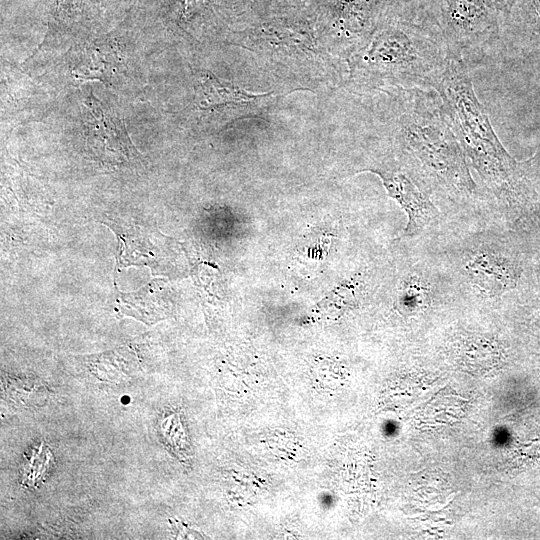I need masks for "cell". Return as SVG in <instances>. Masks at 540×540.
<instances>
[{"mask_svg": "<svg viewBox=\"0 0 540 540\" xmlns=\"http://www.w3.org/2000/svg\"><path fill=\"white\" fill-rule=\"evenodd\" d=\"M506 0H436V15L430 24L443 39L450 56L479 63L503 36L498 12Z\"/></svg>", "mask_w": 540, "mask_h": 540, "instance_id": "obj_4", "label": "cell"}, {"mask_svg": "<svg viewBox=\"0 0 540 540\" xmlns=\"http://www.w3.org/2000/svg\"><path fill=\"white\" fill-rule=\"evenodd\" d=\"M368 170L381 178L389 196L406 212L408 223L403 231L404 236L418 235L439 215V210L407 167L380 165Z\"/></svg>", "mask_w": 540, "mask_h": 540, "instance_id": "obj_6", "label": "cell"}, {"mask_svg": "<svg viewBox=\"0 0 540 540\" xmlns=\"http://www.w3.org/2000/svg\"><path fill=\"white\" fill-rule=\"evenodd\" d=\"M87 141L93 153L112 164L137 159L139 154L131 143L123 122L109 107L92 94L86 100Z\"/></svg>", "mask_w": 540, "mask_h": 540, "instance_id": "obj_5", "label": "cell"}, {"mask_svg": "<svg viewBox=\"0 0 540 540\" xmlns=\"http://www.w3.org/2000/svg\"><path fill=\"white\" fill-rule=\"evenodd\" d=\"M521 168L529 179L540 185V150L533 158L522 164Z\"/></svg>", "mask_w": 540, "mask_h": 540, "instance_id": "obj_10", "label": "cell"}, {"mask_svg": "<svg viewBox=\"0 0 540 540\" xmlns=\"http://www.w3.org/2000/svg\"><path fill=\"white\" fill-rule=\"evenodd\" d=\"M435 90L442 98L465 156L483 181L501 195L522 193L523 170L495 134L475 94L466 63L450 56Z\"/></svg>", "mask_w": 540, "mask_h": 540, "instance_id": "obj_3", "label": "cell"}, {"mask_svg": "<svg viewBox=\"0 0 540 540\" xmlns=\"http://www.w3.org/2000/svg\"><path fill=\"white\" fill-rule=\"evenodd\" d=\"M503 34L526 55H540V0H506Z\"/></svg>", "mask_w": 540, "mask_h": 540, "instance_id": "obj_7", "label": "cell"}, {"mask_svg": "<svg viewBox=\"0 0 540 540\" xmlns=\"http://www.w3.org/2000/svg\"><path fill=\"white\" fill-rule=\"evenodd\" d=\"M197 104L206 109L219 105L250 102L270 94H253L235 86L232 83L223 81L210 73H202L198 78Z\"/></svg>", "mask_w": 540, "mask_h": 540, "instance_id": "obj_9", "label": "cell"}, {"mask_svg": "<svg viewBox=\"0 0 540 540\" xmlns=\"http://www.w3.org/2000/svg\"><path fill=\"white\" fill-rule=\"evenodd\" d=\"M384 91L383 124L416 180L449 194L472 195L476 184L439 93L402 87Z\"/></svg>", "mask_w": 540, "mask_h": 540, "instance_id": "obj_1", "label": "cell"}, {"mask_svg": "<svg viewBox=\"0 0 540 540\" xmlns=\"http://www.w3.org/2000/svg\"><path fill=\"white\" fill-rule=\"evenodd\" d=\"M449 57L430 23H388L354 54L351 78L362 89H435Z\"/></svg>", "mask_w": 540, "mask_h": 540, "instance_id": "obj_2", "label": "cell"}, {"mask_svg": "<svg viewBox=\"0 0 540 540\" xmlns=\"http://www.w3.org/2000/svg\"><path fill=\"white\" fill-rule=\"evenodd\" d=\"M471 282L487 296H496L515 286L517 271L505 257L483 251L477 254L466 266Z\"/></svg>", "mask_w": 540, "mask_h": 540, "instance_id": "obj_8", "label": "cell"}]
</instances>
